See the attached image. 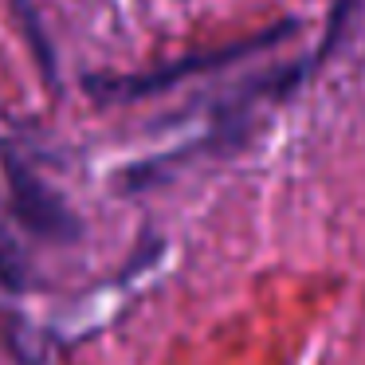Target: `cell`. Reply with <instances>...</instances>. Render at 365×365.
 Instances as JSON below:
<instances>
[{
    "label": "cell",
    "instance_id": "3",
    "mask_svg": "<svg viewBox=\"0 0 365 365\" xmlns=\"http://www.w3.org/2000/svg\"><path fill=\"white\" fill-rule=\"evenodd\" d=\"M12 4H16V16H20V24H24V32H28V43L36 48V59H40L43 75L51 79V51H48V40L40 36V24H36V12L28 9V0H12Z\"/></svg>",
    "mask_w": 365,
    "mask_h": 365
},
{
    "label": "cell",
    "instance_id": "1",
    "mask_svg": "<svg viewBox=\"0 0 365 365\" xmlns=\"http://www.w3.org/2000/svg\"><path fill=\"white\" fill-rule=\"evenodd\" d=\"M294 32V24H279V28H267V32L252 36V40H240V43H224V48H212V51H197V56H185L177 63H165V67H153V71H138V75H87L83 87L95 103L103 106H114V103H138V98H150V95H161V91L177 87V83L192 79V75H208V71H220V67L236 63V59L252 56L259 48H275L279 40Z\"/></svg>",
    "mask_w": 365,
    "mask_h": 365
},
{
    "label": "cell",
    "instance_id": "2",
    "mask_svg": "<svg viewBox=\"0 0 365 365\" xmlns=\"http://www.w3.org/2000/svg\"><path fill=\"white\" fill-rule=\"evenodd\" d=\"M4 169H9L12 208H16V216L28 224V228L40 232V236H51V240H75L79 236V224H75L71 208H67L40 177H32L28 169H20L12 158H4Z\"/></svg>",
    "mask_w": 365,
    "mask_h": 365
}]
</instances>
